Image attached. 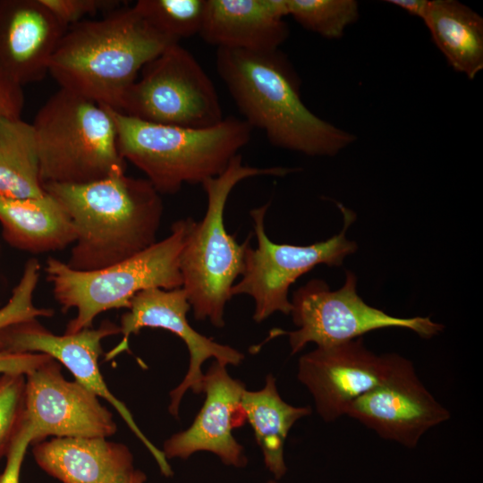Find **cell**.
<instances>
[{
	"label": "cell",
	"mask_w": 483,
	"mask_h": 483,
	"mask_svg": "<svg viewBox=\"0 0 483 483\" xmlns=\"http://www.w3.org/2000/svg\"><path fill=\"white\" fill-rule=\"evenodd\" d=\"M357 277L346 271L343 285L332 291L320 279H312L292 294V311L294 331L276 330L289 338L292 353L309 343L318 347L338 345L377 329L398 327L415 332L428 339L443 331L444 326L429 318H397L367 304L356 292Z\"/></svg>",
	"instance_id": "9"
},
{
	"label": "cell",
	"mask_w": 483,
	"mask_h": 483,
	"mask_svg": "<svg viewBox=\"0 0 483 483\" xmlns=\"http://www.w3.org/2000/svg\"><path fill=\"white\" fill-rule=\"evenodd\" d=\"M123 95L119 109L168 126L208 128L224 119L216 89L193 55L179 43L149 61Z\"/></svg>",
	"instance_id": "8"
},
{
	"label": "cell",
	"mask_w": 483,
	"mask_h": 483,
	"mask_svg": "<svg viewBox=\"0 0 483 483\" xmlns=\"http://www.w3.org/2000/svg\"><path fill=\"white\" fill-rule=\"evenodd\" d=\"M23 104L22 86L0 69V121L21 118Z\"/></svg>",
	"instance_id": "31"
},
{
	"label": "cell",
	"mask_w": 483,
	"mask_h": 483,
	"mask_svg": "<svg viewBox=\"0 0 483 483\" xmlns=\"http://www.w3.org/2000/svg\"><path fill=\"white\" fill-rule=\"evenodd\" d=\"M296 171L288 167H253L236 155L218 176L202 183L208 205L204 217L193 221L180 255L182 288L197 320L208 318L216 327L225 325L224 312L233 297L234 281L242 275L251 234L238 243L224 223L225 204L241 181L260 175L284 176Z\"/></svg>",
	"instance_id": "5"
},
{
	"label": "cell",
	"mask_w": 483,
	"mask_h": 483,
	"mask_svg": "<svg viewBox=\"0 0 483 483\" xmlns=\"http://www.w3.org/2000/svg\"><path fill=\"white\" fill-rule=\"evenodd\" d=\"M133 7L158 33L179 43L199 34L206 0H139Z\"/></svg>",
	"instance_id": "24"
},
{
	"label": "cell",
	"mask_w": 483,
	"mask_h": 483,
	"mask_svg": "<svg viewBox=\"0 0 483 483\" xmlns=\"http://www.w3.org/2000/svg\"><path fill=\"white\" fill-rule=\"evenodd\" d=\"M107 108L122 157L142 171L160 194L218 176L251 138L252 128L233 116L197 129L147 123Z\"/></svg>",
	"instance_id": "4"
},
{
	"label": "cell",
	"mask_w": 483,
	"mask_h": 483,
	"mask_svg": "<svg viewBox=\"0 0 483 483\" xmlns=\"http://www.w3.org/2000/svg\"><path fill=\"white\" fill-rule=\"evenodd\" d=\"M46 193L32 123L21 118L0 121V196L33 199Z\"/></svg>",
	"instance_id": "23"
},
{
	"label": "cell",
	"mask_w": 483,
	"mask_h": 483,
	"mask_svg": "<svg viewBox=\"0 0 483 483\" xmlns=\"http://www.w3.org/2000/svg\"><path fill=\"white\" fill-rule=\"evenodd\" d=\"M51 359L53 358L40 352L0 350V375L22 374L26 376Z\"/></svg>",
	"instance_id": "30"
},
{
	"label": "cell",
	"mask_w": 483,
	"mask_h": 483,
	"mask_svg": "<svg viewBox=\"0 0 483 483\" xmlns=\"http://www.w3.org/2000/svg\"><path fill=\"white\" fill-rule=\"evenodd\" d=\"M174 44L131 7L67 29L49 64L60 88L118 110L141 69Z\"/></svg>",
	"instance_id": "3"
},
{
	"label": "cell",
	"mask_w": 483,
	"mask_h": 483,
	"mask_svg": "<svg viewBox=\"0 0 483 483\" xmlns=\"http://www.w3.org/2000/svg\"><path fill=\"white\" fill-rule=\"evenodd\" d=\"M216 71L244 121L269 142L307 156H335L356 140L313 114L301 97V80L279 49L217 48Z\"/></svg>",
	"instance_id": "1"
},
{
	"label": "cell",
	"mask_w": 483,
	"mask_h": 483,
	"mask_svg": "<svg viewBox=\"0 0 483 483\" xmlns=\"http://www.w3.org/2000/svg\"><path fill=\"white\" fill-rule=\"evenodd\" d=\"M59 23L66 30L102 11L111 12L119 7L115 0H40Z\"/></svg>",
	"instance_id": "28"
},
{
	"label": "cell",
	"mask_w": 483,
	"mask_h": 483,
	"mask_svg": "<svg viewBox=\"0 0 483 483\" xmlns=\"http://www.w3.org/2000/svg\"><path fill=\"white\" fill-rule=\"evenodd\" d=\"M66 30L40 0H0V69L21 86L41 80Z\"/></svg>",
	"instance_id": "17"
},
{
	"label": "cell",
	"mask_w": 483,
	"mask_h": 483,
	"mask_svg": "<svg viewBox=\"0 0 483 483\" xmlns=\"http://www.w3.org/2000/svg\"><path fill=\"white\" fill-rule=\"evenodd\" d=\"M400 355H377L362 337L330 347H318L299 360L298 379L311 393L319 416L331 422L391 373Z\"/></svg>",
	"instance_id": "14"
},
{
	"label": "cell",
	"mask_w": 483,
	"mask_h": 483,
	"mask_svg": "<svg viewBox=\"0 0 483 483\" xmlns=\"http://www.w3.org/2000/svg\"><path fill=\"white\" fill-rule=\"evenodd\" d=\"M32 443V433L24 419L5 455L6 463L4 470L0 473V483H20L25 454L29 445Z\"/></svg>",
	"instance_id": "29"
},
{
	"label": "cell",
	"mask_w": 483,
	"mask_h": 483,
	"mask_svg": "<svg viewBox=\"0 0 483 483\" xmlns=\"http://www.w3.org/2000/svg\"><path fill=\"white\" fill-rule=\"evenodd\" d=\"M194 220L174 222L171 233L140 253L108 267L79 271L55 258L47 260L45 272L63 310L76 309L65 334L92 327L94 318L112 309H129L132 298L150 288L182 287L180 255Z\"/></svg>",
	"instance_id": "7"
},
{
	"label": "cell",
	"mask_w": 483,
	"mask_h": 483,
	"mask_svg": "<svg viewBox=\"0 0 483 483\" xmlns=\"http://www.w3.org/2000/svg\"><path fill=\"white\" fill-rule=\"evenodd\" d=\"M32 125L42 185L84 184L125 173L106 106L60 88L38 111Z\"/></svg>",
	"instance_id": "6"
},
{
	"label": "cell",
	"mask_w": 483,
	"mask_h": 483,
	"mask_svg": "<svg viewBox=\"0 0 483 483\" xmlns=\"http://www.w3.org/2000/svg\"><path fill=\"white\" fill-rule=\"evenodd\" d=\"M39 275L38 261L36 258L29 259L10 300L0 309V333L9 326L35 320L38 317L53 315V310L37 308L33 303V294Z\"/></svg>",
	"instance_id": "26"
},
{
	"label": "cell",
	"mask_w": 483,
	"mask_h": 483,
	"mask_svg": "<svg viewBox=\"0 0 483 483\" xmlns=\"http://www.w3.org/2000/svg\"><path fill=\"white\" fill-rule=\"evenodd\" d=\"M0 223L10 244L33 253L62 250L76 240L68 213L47 191L33 199L0 196Z\"/></svg>",
	"instance_id": "20"
},
{
	"label": "cell",
	"mask_w": 483,
	"mask_h": 483,
	"mask_svg": "<svg viewBox=\"0 0 483 483\" xmlns=\"http://www.w3.org/2000/svg\"><path fill=\"white\" fill-rule=\"evenodd\" d=\"M43 188L73 224L76 240L66 263L72 269L97 270L157 242L164 206L148 179L118 173L89 183H47Z\"/></svg>",
	"instance_id": "2"
},
{
	"label": "cell",
	"mask_w": 483,
	"mask_h": 483,
	"mask_svg": "<svg viewBox=\"0 0 483 483\" xmlns=\"http://www.w3.org/2000/svg\"><path fill=\"white\" fill-rule=\"evenodd\" d=\"M242 405L263 453L266 467L275 479L282 478L287 470L284 447L288 432L298 419L311 413V408L285 402L271 374L267 375L263 389L243 392Z\"/></svg>",
	"instance_id": "22"
},
{
	"label": "cell",
	"mask_w": 483,
	"mask_h": 483,
	"mask_svg": "<svg viewBox=\"0 0 483 483\" xmlns=\"http://www.w3.org/2000/svg\"><path fill=\"white\" fill-rule=\"evenodd\" d=\"M285 0H206L200 37L217 48L277 50L289 29Z\"/></svg>",
	"instance_id": "19"
},
{
	"label": "cell",
	"mask_w": 483,
	"mask_h": 483,
	"mask_svg": "<svg viewBox=\"0 0 483 483\" xmlns=\"http://www.w3.org/2000/svg\"><path fill=\"white\" fill-rule=\"evenodd\" d=\"M267 483H278L275 480H269Z\"/></svg>",
	"instance_id": "33"
},
{
	"label": "cell",
	"mask_w": 483,
	"mask_h": 483,
	"mask_svg": "<svg viewBox=\"0 0 483 483\" xmlns=\"http://www.w3.org/2000/svg\"><path fill=\"white\" fill-rule=\"evenodd\" d=\"M386 2L421 20L424 19L429 4L428 0H387Z\"/></svg>",
	"instance_id": "32"
},
{
	"label": "cell",
	"mask_w": 483,
	"mask_h": 483,
	"mask_svg": "<svg viewBox=\"0 0 483 483\" xmlns=\"http://www.w3.org/2000/svg\"><path fill=\"white\" fill-rule=\"evenodd\" d=\"M422 21L453 69L473 80L483 69V18L459 1L432 0Z\"/></svg>",
	"instance_id": "21"
},
{
	"label": "cell",
	"mask_w": 483,
	"mask_h": 483,
	"mask_svg": "<svg viewBox=\"0 0 483 483\" xmlns=\"http://www.w3.org/2000/svg\"><path fill=\"white\" fill-rule=\"evenodd\" d=\"M343 216L340 233L314 244L301 246L275 243L265 231L268 204L252 209L257 248H248L242 280L233 284L232 296L247 294L255 304L253 319L259 323L276 311L289 315L292 303L290 286L302 275L319 264L341 266L343 259L357 250V244L346 238V230L355 220L354 212L337 203Z\"/></svg>",
	"instance_id": "10"
},
{
	"label": "cell",
	"mask_w": 483,
	"mask_h": 483,
	"mask_svg": "<svg viewBox=\"0 0 483 483\" xmlns=\"http://www.w3.org/2000/svg\"><path fill=\"white\" fill-rule=\"evenodd\" d=\"M191 309L185 291L180 287L172 290L150 288L138 292L131 300L129 311L121 318L122 341L106 354L110 360L129 349L131 335H137L142 328H162L179 336L190 353V365L181 384L170 393L169 411L178 417L181 400L188 389L195 394L202 393L204 374L201 366L209 358L226 366H237L244 355L228 345L217 343L196 330L189 324L187 313Z\"/></svg>",
	"instance_id": "13"
},
{
	"label": "cell",
	"mask_w": 483,
	"mask_h": 483,
	"mask_svg": "<svg viewBox=\"0 0 483 483\" xmlns=\"http://www.w3.org/2000/svg\"><path fill=\"white\" fill-rule=\"evenodd\" d=\"M25 394V375H0V458L6 455L23 423Z\"/></svg>",
	"instance_id": "27"
},
{
	"label": "cell",
	"mask_w": 483,
	"mask_h": 483,
	"mask_svg": "<svg viewBox=\"0 0 483 483\" xmlns=\"http://www.w3.org/2000/svg\"><path fill=\"white\" fill-rule=\"evenodd\" d=\"M120 334L119 326L104 321L97 328H85L72 334L57 335L37 319L9 326L0 333V350L16 352L45 353L65 366L75 381L104 398L119 412L131 430L145 445L165 476L173 474L163 451L157 448L141 432L127 407L107 387L101 375L98 358L102 353L101 341Z\"/></svg>",
	"instance_id": "12"
},
{
	"label": "cell",
	"mask_w": 483,
	"mask_h": 483,
	"mask_svg": "<svg viewBox=\"0 0 483 483\" xmlns=\"http://www.w3.org/2000/svg\"><path fill=\"white\" fill-rule=\"evenodd\" d=\"M346 415L409 448L451 417L419 379L413 364L401 355L389 376L355 400Z\"/></svg>",
	"instance_id": "15"
},
{
	"label": "cell",
	"mask_w": 483,
	"mask_h": 483,
	"mask_svg": "<svg viewBox=\"0 0 483 483\" xmlns=\"http://www.w3.org/2000/svg\"><path fill=\"white\" fill-rule=\"evenodd\" d=\"M225 367L215 360L203 376L204 404L188 429L165 441L163 453L166 459H187L195 452L208 451L226 465H246L243 447L232 434L246 421L242 405L246 389L242 382L228 375Z\"/></svg>",
	"instance_id": "16"
},
{
	"label": "cell",
	"mask_w": 483,
	"mask_h": 483,
	"mask_svg": "<svg viewBox=\"0 0 483 483\" xmlns=\"http://www.w3.org/2000/svg\"><path fill=\"white\" fill-rule=\"evenodd\" d=\"M38 465L62 483H145L123 444L104 437H53L33 447Z\"/></svg>",
	"instance_id": "18"
},
{
	"label": "cell",
	"mask_w": 483,
	"mask_h": 483,
	"mask_svg": "<svg viewBox=\"0 0 483 483\" xmlns=\"http://www.w3.org/2000/svg\"><path fill=\"white\" fill-rule=\"evenodd\" d=\"M38 443L47 436L106 438L116 431L112 413L93 392L68 381L51 359L26 375L25 416Z\"/></svg>",
	"instance_id": "11"
},
{
	"label": "cell",
	"mask_w": 483,
	"mask_h": 483,
	"mask_svg": "<svg viewBox=\"0 0 483 483\" xmlns=\"http://www.w3.org/2000/svg\"><path fill=\"white\" fill-rule=\"evenodd\" d=\"M287 15L300 25L326 38H341L359 19L355 0H285Z\"/></svg>",
	"instance_id": "25"
}]
</instances>
